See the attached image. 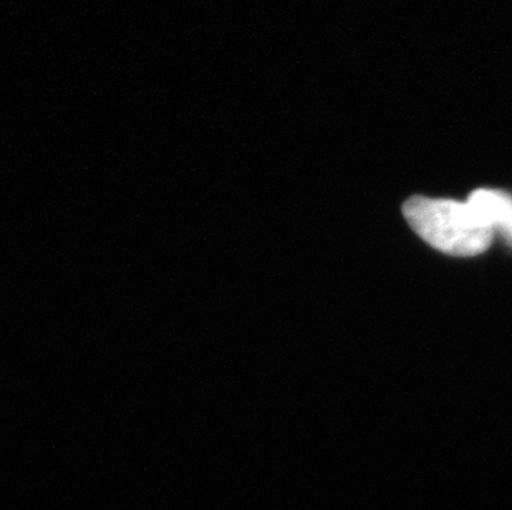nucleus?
I'll return each instance as SVG.
<instances>
[{
	"instance_id": "f257e3e1",
	"label": "nucleus",
	"mask_w": 512,
	"mask_h": 510,
	"mask_svg": "<svg viewBox=\"0 0 512 510\" xmlns=\"http://www.w3.org/2000/svg\"><path fill=\"white\" fill-rule=\"evenodd\" d=\"M403 214L421 239L446 254L478 255L493 239L494 227L469 203L411 198Z\"/></svg>"
},
{
	"instance_id": "f03ea898",
	"label": "nucleus",
	"mask_w": 512,
	"mask_h": 510,
	"mask_svg": "<svg viewBox=\"0 0 512 510\" xmlns=\"http://www.w3.org/2000/svg\"><path fill=\"white\" fill-rule=\"evenodd\" d=\"M469 203L491 226L503 227L512 241V199L493 191H478L469 198Z\"/></svg>"
}]
</instances>
